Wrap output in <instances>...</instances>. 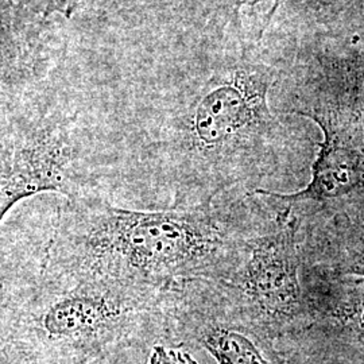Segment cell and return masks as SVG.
<instances>
[{
    "label": "cell",
    "mask_w": 364,
    "mask_h": 364,
    "mask_svg": "<svg viewBox=\"0 0 364 364\" xmlns=\"http://www.w3.org/2000/svg\"><path fill=\"white\" fill-rule=\"evenodd\" d=\"M301 279L311 326L290 338L320 358L364 364V279L305 264Z\"/></svg>",
    "instance_id": "ba28073f"
},
{
    "label": "cell",
    "mask_w": 364,
    "mask_h": 364,
    "mask_svg": "<svg viewBox=\"0 0 364 364\" xmlns=\"http://www.w3.org/2000/svg\"><path fill=\"white\" fill-rule=\"evenodd\" d=\"M117 144L55 95L1 102L0 220L41 193L109 198Z\"/></svg>",
    "instance_id": "277c9868"
},
{
    "label": "cell",
    "mask_w": 364,
    "mask_h": 364,
    "mask_svg": "<svg viewBox=\"0 0 364 364\" xmlns=\"http://www.w3.org/2000/svg\"><path fill=\"white\" fill-rule=\"evenodd\" d=\"M149 364H198L191 352L165 344H156L150 353Z\"/></svg>",
    "instance_id": "7c38bea8"
},
{
    "label": "cell",
    "mask_w": 364,
    "mask_h": 364,
    "mask_svg": "<svg viewBox=\"0 0 364 364\" xmlns=\"http://www.w3.org/2000/svg\"><path fill=\"white\" fill-rule=\"evenodd\" d=\"M166 344L204 350L219 364H293L279 343L243 318L212 281L171 290Z\"/></svg>",
    "instance_id": "52a82bcc"
},
{
    "label": "cell",
    "mask_w": 364,
    "mask_h": 364,
    "mask_svg": "<svg viewBox=\"0 0 364 364\" xmlns=\"http://www.w3.org/2000/svg\"><path fill=\"white\" fill-rule=\"evenodd\" d=\"M153 350H126V351L109 353L102 358L93 359L85 363L78 364H149L150 353ZM0 364H39L28 360L13 359V358H4L1 356Z\"/></svg>",
    "instance_id": "30bf717a"
},
{
    "label": "cell",
    "mask_w": 364,
    "mask_h": 364,
    "mask_svg": "<svg viewBox=\"0 0 364 364\" xmlns=\"http://www.w3.org/2000/svg\"><path fill=\"white\" fill-rule=\"evenodd\" d=\"M301 267L299 224L278 209L246 242L232 272L215 284L243 318L281 343L311 326Z\"/></svg>",
    "instance_id": "5b68a950"
},
{
    "label": "cell",
    "mask_w": 364,
    "mask_h": 364,
    "mask_svg": "<svg viewBox=\"0 0 364 364\" xmlns=\"http://www.w3.org/2000/svg\"><path fill=\"white\" fill-rule=\"evenodd\" d=\"M297 114L312 119L324 141L312 165V178L296 192L258 189L299 227L351 213L364 207V115L347 105L314 103Z\"/></svg>",
    "instance_id": "8992f818"
},
{
    "label": "cell",
    "mask_w": 364,
    "mask_h": 364,
    "mask_svg": "<svg viewBox=\"0 0 364 364\" xmlns=\"http://www.w3.org/2000/svg\"><path fill=\"white\" fill-rule=\"evenodd\" d=\"M273 81L242 54L142 111L117 150L111 201L193 208L290 174L297 138L269 107Z\"/></svg>",
    "instance_id": "6da1fadb"
},
{
    "label": "cell",
    "mask_w": 364,
    "mask_h": 364,
    "mask_svg": "<svg viewBox=\"0 0 364 364\" xmlns=\"http://www.w3.org/2000/svg\"><path fill=\"white\" fill-rule=\"evenodd\" d=\"M277 215L270 198L255 192L193 208H126L100 195L63 198L28 263L72 281L168 291L197 279L220 282L248 239Z\"/></svg>",
    "instance_id": "7a4b0ae2"
},
{
    "label": "cell",
    "mask_w": 364,
    "mask_h": 364,
    "mask_svg": "<svg viewBox=\"0 0 364 364\" xmlns=\"http://www.w3.org/2000/svg\"><path fill=\"white\" fill-rule=\"evenodd\" d=\"M263 1H273V13L274 15L277 7L279 6V3L282 0H205L209 10H230V11H237L239 9H242L243 6H255Z\"/></svg>",
    "instance_id": "4fadbf2b"
},
{
    "label": "cell",
    "mask_w": 364,
    "mask_h": 364,
    "mask_svg": "<svg viewBox=\"0 0 364 364\" xmlns=\"http://www.w3.org/2000/svg\"><path fill=\"white\" fill-rule=\"evenodd\" d=\"M91 1L92 0H31L30 6L38 9L37 11L43 18L63 15L66 19H69Z\"/></svg>",
    "instance_id": "8fae6325"
},
{
    "label": "cell",
    "mask_w": 364,
    "mask_h": 364,
    "mask_svg": "<svg viewBox=\"0 0 364 364\" xmlns=\"http://www.w3.org/2000/svg\"><path fill=\"white\" fill-rule=\"evenodd\" d=\"M299 248L305 264L364 279V224L348 215L299 227Z\"/></svg>",
    "instance_id": "9c48e42d"
},
{
    "label": "cell",
    "mask_w": 364,
    "mask_h": 364,
    "mask_svg": "<svg viewBox=\"0 0 364 364\" xmlns=\"http://www.w3.org/2000/svg\"><path fill=\"white\" fill-rule=\"evenodd\" d=\"M168 290L72 281L31 264L1 266L0 355L78 364L166 344Z\"/></svg>",
    "instance_id": "3957f363"
},
{
    "label": "cell",
    "mask_w": 364,
    "mask_h": 364,
    "mask_svg": "<svg viewBox=\"0 0 364 364\" xmlns=\"http://www.w3.org/2000/svg\"><path fill=\"white\" fill-rule=\"evenodd\" d=\"M344 215H348V216H351L353 219H356V220H359L362 224H364V207H360V208L353 210L351 213H344Z\"/></svg>",
    "instance_id": "5bb4252c"
}]
</instances>
